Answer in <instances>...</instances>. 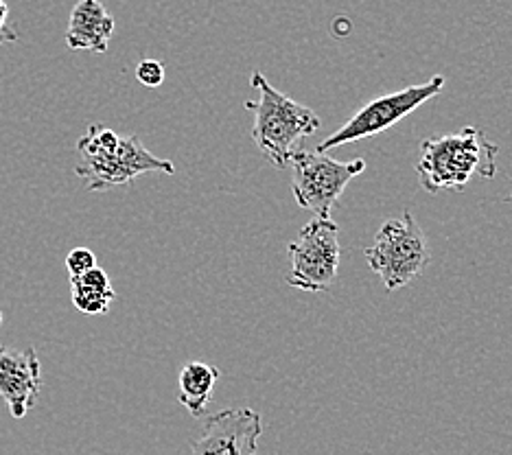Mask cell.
Segmentation results:
<instances>
[{
    "label": "cell",
    "instance_id": "6da1fadb",
    "mask_svg": "<svg viewBox=\"0 0 512 455\" xmlns=\"http://www.w3.org/2000/svg\"><path fill=\"white\" fill-rule=\"evenodd\" d=\"M79 162L75 173L90 193L130 184L145 173H176L173 162L158 158L138 136L121 138L110 127L92 123L77 143Z\"/></svg>",
    "mask_w": 512,
    "mask_h": 455
},
{
    "label": "cell",
    "instance_id": "7a4b0ae2",
    "mask_svg": "<svg viewBox=\"0 0 512 455\" xmlns=\"http://www.w3.org/2000/svg\"><path fill=\"white\" fill-rule=\"evenodd\" d=\"M499 147L486 138L480 127L467 125L456 134L427 138L421 143L416 175L427 193L464 189L471 178H495Z\"/></svg>",
    "mask_w": 512,
    "mask_h": 455
},
{
    "label": "cell",
    "instance_id": "3957f363",
    "mask_svg": "<svg viewBox=\"0 0 512 455\" xmlns=\"http://www.w3.org/2000/svg\"><path fill=\"white\" fill-rule=\"evenodd\" d=\"M252 88L261 95L259 101H246V108L254 112V143L274 167H285L298 140L318 132L320 116L307 105L278 92L261 73L252 75Z\"/></svg>",
    "mask_w": 512,
    "mask_h": 455
},
{
    "label": "cell",
    "instance_id": "277c9868",
    "mask_svg": "<svg viewBox=\"0 0 512 455\" xmlns=\"http://www.w3.org/2000/svg\"><path fill=\"white\" fill-rule=\"evenodd\" d=\"M429 259V243L410 210L401 219H388L366 248L368 267L388 291L410 285L427 270Z\"/></svg>",
    "mask_w": 512,
    "mask_h": 455
},
{
    "label": "cell",
    "instance_id": "5b68a950",
    "mask_svg": "<svg viewBox=\"0 0 512 455\" xmlns=\"http://www.w3.org/2000/svg\"><path fill=\"white\" fill-rule=\"evenodd\" d=\"M289 165L294 171L292 193L300 208L311 210L316 217H331L348 182L366 171V160L337 162L318 151L296 149Z\"/></svg>",
    "mask_w": 512,
    "mask_h": 455
},
{
    "label": "cell",
    "instance_id": "8992f818",
    "mask_svg": "<svg viewBox=\"0 0 512 455\" xmlns=\"http://www.w3.org/2000/svg\"><path fill=\"white\" fill-rule=\"evenodd\" d=\"M287 250L292 256L289 285L309 294L333 287L340 270V228L331 217H313Z\"/></svg>",
    "mask_w": 512,
    "mask_h": 455
},
{
    "label": "cell",
    "instance_id": "52a82bcc",
    "mask_svg": "<svg viewBox=\"0 0 512 455\" xmlns=\"http://www.w3.org/2000/svg\"><path fill=\"white\" fill-rule=\"evenodd\" d=\"M442 88H445V77L434 75L432 79L425 81V84L407 86L399 92H392V95H383L375 101L366 103L362 110L340 127V130L320 140L318 154L390 130V127L405 119L407 114H412L414 110L421 108L423 103L440 95Z\"/></svg>",
    "mask_w": 512,
    "mask_h": 455
},
{
    "label": "cell",
    "instance_id": "ba28073f",
    "mask_svg": "<svg viewBox=\"0 0 512 455\" xmlns=\"http://www.w3.org/2000/svg\"><path fill=\"white\" fill-rule=\"evenodd\" d=\"M261 434L259 412L250 407L221 410L206 420L200 438L191 442V455H256Z\"/></svg>",
    "mask_w": 512,
    "mask_h": 455
},
{
    "label": "cell",
    "instance_id": "9c48e42d",
    "mask_svg": "<svg viewBox=\"0 0 512 455\" xmlns=\"http://www.w3.org/2000/svg\"><path fill=\"white\" fill-rule=\"evenodd\" d=\"M42 390V372L36 348L14 350L0 346V396L9 414L22 420L36 405Z\"/></svg>",
    "mask_w": 512,
    "mask_h": 455
},
{
    "label": "cell",
    "instance_id": "30bf717a",
    "mask_svg": "<svg viewBox=\"0 0 512 455\" xmlns=\"http://www.w3.org/2000/svg\"><path fill=\"white\" fill-rule=\"evenodd\" d=\"M116 22L99 0H79L68 18L66 46L73 51L106 53Z\"/></svg>",
    "mask_w": 512,
    "mask_h": 455
},
{
    "label": "cell",
    "instance_id": "8fae6325",
    "mask_svg": "<svg viewBox=\"0 0 512 455\" xmlns=\"http://www.w3.org/2000/svg\"><path fill=\"white\" fill-rule=\"evenodd\" d=\"M219 381V370L204 361H189L178 375V403L189 410L191 416H202Z\"/></svg>",
    "mask_w": 512,
    "mask_h": 455
},
{
    "label": "cell",
    "instance_id": "7c38bea8",
    "mask_svg": "<svg viewBox=\"0 0 512 455\" xmlns=\"http://www.w3.org/2000/svg\"><path fill=\"white\" fill-rule=\"evenodd\" d=\"M73 305L86 315H103L110 311L116 294L110 276L101 267H92L90 272L71 278Z\"/></svg>",
    "mask_w": 512,
    "mask_h": 455
},
{
    "label": "cell",
    "instance_id": "4fadbf2b",
    "mask_svg": "<svg viewBox=\"0 0 512 455\" xmlns=\"http://www.w3.org/2000/svg\"><path fill=\"white\" fill-rule=\"evenodd\" d=\"M92 267H97V256H95V252H92V250H88V248H75V250L68 252V256H66V270H68V274H71V278L90 272Z\"/></svg>",
    "mask_w": 512,
    "mask_h": 455
},
{
    "label": "cell",
    "instance_id": "5bb4252c",
    "mask_svg": "<svg viewBox=\"0 0 512 455\" xmlns=\"http://www.w3.org/2000/svg\"><path fill=\"white\" fill-rule=\"evenodd\" d=\"M136 79L145 88H158L165 81V64L158 60H143L136 66Z\"/></svg>",
    "mask_w": 512,
    "mask_h": 455
},
{
    "label": "cell",
    "instance_id": "9a60e30c",
    "mask_svg": "<svg viewBox=\"0 0 512 455\" xmlns=\"http://www.w3.org/2000/svg\"><path fill=\"white\" fill-rule=\"evenodd\" d=\"M16 40H18L16 29L9 27V7L5 0H0V46Z\"/></svg>",
    "mask_w": 512,
    "mask_h": 455
},
{
    "label": "cell",
    "instance_id": "2e32d148",
    "mask_svg": "<svg viewBox=\"0 0 512 455\" xmlns=\"http://www.w3.org/2000/svg\"><path fill=\"white\" fill-rule=\"evenodd\" d=\"M0 324H3V311H0Z\"/></svg>",
    "mask_w": 512,
    "mask_h": 455
},
{
    "label": "cell",
    "instance_id": "e0dca14e",
    "mask_svg": "<svg viewBox=\"0 0 512 455\" xmlns=\"http://www.w3.org/2000/svg\"><path fill=\"white\" fill-rule=\"evenodd\" d=\"M508 202H512V193H510V197H508Z\"/></svg>",
    "mask_w": 512,
    "mask_h": 455
}]
</instances>
